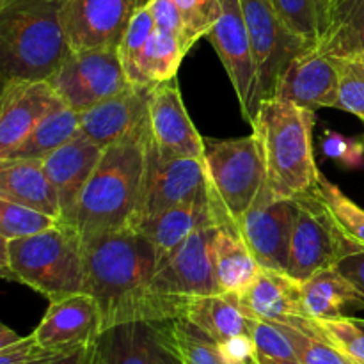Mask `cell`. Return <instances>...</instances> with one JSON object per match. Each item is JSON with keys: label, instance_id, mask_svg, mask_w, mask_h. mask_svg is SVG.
Here are the masks:
<instances>
[{"label": "cell", "instance_id": "obj_1", "mask_svg": "<svg viewBox=\"0 0 364 364\" xmlns=\"http://www.w3.org/2000/svg\"><path fill=\"white\" fill-rule=\"evenodd\" d=\"M85 294L98 302L103 331L128 322H164L180 318L183 299L153 294L159 269L149 238L134 228L110 231L82 242Z\"/></svg>", "mask_w": 364, "mask_h": 364}, {"label": "cell", "instance_id": "obj_2", "mask_svg": "<svg viewBox=\"0 0 364 364\" xmlns=\"http://www.w3.org/2000/svg\"><path fill=\"white\" fill-rule=\"evenodd\" d=\"M151 144L149 117L121 141L103 149L68 228L89 240L98 235L132 228L144 187Z\"/></svg>", "mask_w": 364, "mask_h": 364}, {"label": "cell", "instance_id": "obj_3", "mask_svg": "<svg viewBox=\"0 0 364 364\" xmlns=\"http://www.w3.org/2000/svg\"><path fill=\"white\" fill-rule=\"evenodd\" d=\"M315 123V110L288 100L274 96L259 103L251 127L274 199H299L315 188L320 174L313 144Z\"/></svg>", "mask_w": 364, "mask_h": 364}, {"label": "cell", "instance_id": "obj_4", "mask_svg": "<svg viewBox=\"0 0 364 364\" xmlns=\"http://www.w3.org/2000/svg\"><path fill=\"white\" fill-rule=\"evenodd\" d=\"M2 82L48 80L71 53L60 4L23 0L0 9Z\"/></svg>", "mask_w": 364, "mask_h": 364}, {"label": "cell", "instance_id": "obj_5", "mask_svg": "<svg viewBox=\"0 0 364 364\" xmlns=\"http://www.w3.org/2000/svg\"><path fill=\"white\" fill-rule=\"evenodd\" d=\"M4 279L38 291L50 302L85 291L82 240L71 228H57L16 240H2Z\"/></svg>", "mask_w": 364, "mask_h": 364}, {"label": "cell", "instance_id": "obj_6", "mask_svg": "<svg viewBox=\"0 0 364 364\" xmlns=\"http://www.w3.org/2000/svg\"><path fill=\"white\" fill-rule=\"evenodd\" d=\"M208 198L217 224L237 226L267 183L262 149L255 135L205 141Z\"/></svg>", "mask_w": 364, "mask_h": 364}, {"label": "cell", "instance_id": "obj_7", "mask_svg": "<svg viewBox=\"0 0 364 364\" xmlns=\"http://www.w3.org/2000/svg\"><path fill=\"white\" fill-rule=\"evenodd\" d=\"M359 251L343 237L333 217L315 194L297 199L287 274L295 281L309 279L323 269L336 265L343 256Z\"/></svg>", "mask_w": 364, "mask_h": 364}, {"label": "cell", "instance_id": "obj_8", "mask_svg": "<svg viewBox=\"0 0 364 364\" xmlns=\"http://www.w3.org/2000/svg\"><path fill=\"white\" fill-rule=\"evenodd\" d=\"M66 107L85 112L130 87L117 46L71 52L48 78Z\"/></svg>", "mask_w": 364, "mask_h": 364}, {"label": "cell", "instance_id": "obj_9", "mask_svg": "<svg viewBox=\"0 0 364 364\" xmlns=\"http://www.w3.org/2000/svg\"><path fill=\"white\" fill-rule=\"evenodd\" d=\"M240 4L255 55L258 103H262L276 96L291 60L313 45L284 25L269 0H240Z\"/></svg>", "mask_w": 364, "mask_h": 364}, {"label": "cell", "instance_id": "obj_10", "mask_svg": "<svg viewBox=\"0 0 364 364\" xmlns=\"http://www.w3.org/2000/svg\"><path fill=\"white\" fill-rule=\"evenodd\" d=\"M297 199H274L269 187L262 188L251 208L235 230L262 269L287 274Z\"/></svg>", "mask_w": 364, "mask_h": 364}, {"label": "cell", "instance_id": "obj_11", "mask_svg": "<svg viewBox=\"0 0 364 364\" xmlns=\"http://www.w3.org/2000/svg\"><path fill=\"white\" fill-rule=\"evenodd\" d=\"M223 14L206 36L215 48L231 85L237 92L244 117L251 124L258 110V77L255 55L240 0H220Z\"/></svg>", "mask_w": 364, "mask_h": 364}, {"label": "cell", "instance_id": "obj_12", "mask_svg": "<svg viewBox=\"0 0 364 364\" xmlns=\"http://www.w3.org/2000/svg\"><path fill=\"white\" fill-rule=\"evenodd\" d=\"M219 224L198 228L162 265L151 281L162 299H188L220 294L213 270L212 240Z\"/></svg>", "mask_w": 364, "mask_h": 364}, {"label": "cell", "instance_id": "obj_13", "mask_svg": "<svg viewBox=\"0 0 364 364\" xmlns=\"http://www.w3.org/2000/svg\"><path fill=\"white\" fill-rule=\"evenodd\" d=\"M205 198H208V187L203 159L162 160L149 144L141 205L132 228L174 206Z\"/></svg>", "mask_w": 364, "mask_h": 364}, {"label": "cell", "instance_id": "obj_14", "mask_svg": "<svg viewBox=\"0 0 364 364\" xmlns=\"http://www.w3.org/2000/svg\"><path fill=\"white\" fill-rule=\"evenodd\" d=\"M142 0H64L60 20L71 52L117 46Z\"/></svg>", "mask_w": 364, "mask_h": 364}, {"label": "cell", "instance_id": "obj_15", "mask_svg": "<svg viewBox=\"0 0 364 364\" xmlns=\"http://www.w3.org/2000/svg\"><path fill=\"white\" fill-rule=\"evenodd\" d=\"M148 117L151 146L159 159L205 156V139L188 116L176 78L155 85L149 95Z\"/></svg>", "mask_w": 364, "mask_h": 364}, {"label": "cell", "instance_id": "obj_16", "mask_svg": "<svg viewBox=\"0 0 364 364\" xmlns=\"http://www.w3.org/2000/svg\"><path fill=\"white\" fill-rule=\"evenodd\" d=\"M66 107L48 80L2 82L0 96V160L55 110Z\"/></svg>", "mask_w": 364, "mask_h": 364}, {"label": "cell", "instance_id": "obj_17", "mask_svg": "<svg viewBox=\"0 0 364 364\" xmlns=\"http://www.w3.org/2000/svg\"><path fill=\"white\" fill-rule=\"evenodd\" d=\"M100 364H181L169 347L164 322H128L96 338Z\"/></svg>", "mask_w": 364, "mask_h": 364}, {"label": "cell", "instance_id": "obj_18", "mask_svg": "<svg viewBox=\"0 0 364 364\" xmlns=\"http://www.w3.org/2000/svg\"><path fill=\"white\" fill-rule=\"evenodd\" d=\"M103 333L98 302L89 294L70 295L50 302L34 338L41 345L57 348H80Z\"/></svg>", "mask_w": 364, "mask_h": 364}, {"label": "cell", "instance_id": "obj_19", "mask_svg": "<svg viewBox=\"0 0 364 364\" xmlns=\"http://www.w3.org/2000/svg\"><path fill=\"white\" fill-rule=\"evenodd\" d=\"M276 96L315 112L322 107L338 109V70L334 59L315 45L309 46L287 68Z\"/></svg>", "mask_w": 364, "mask_h": 364}, {"label": "cell", "instance_id": "obj_20", "mask_svg": "<svg viewBox=\"0 0 364 364\" xmlns=\"http://www.w3.org/2000/svg\"><path fill=\"white\" fill-rule=\"evenodd\" d=\"M103 149L84 135H77L52 155L43 159L46 176L52 181L60 205V224H70L80 196L95 173Z\"/></svg>", "mask_w": 364, "mask_h": 364}, {"label": "cell", "instance_id": "obj_21", "mask_svg": "<svg viewBox=\"0 0 364 364\" xmlns=\"http://www.w3.org/2000/svg\"><path fill=\"white\" fill-rule=\"evenodd\" d=\"M155 87L130 85L119 95L80 112V134L102 149L121 141L148 117L149 95Z\"/></svg>", "mask_w": 364, "mask_h": 364}, {"label": "cell", "instance_id": "obj_22", "mask_svg": "<svg viewBox=\"0 0 364 364\" xmlns=\"http://www.w3.org/2000/svg\"><path fill=\"white\" fill-rule=\"evenodd\" d=\"M242 308L251 318L274 323H294L304 315L301 283L284 272L262 269L251 287L238 294Z\"/></svg>", "mask_w": 364, "mask_h": 364}, {"label": "cell", "instance_id": "obj_23", "mask_svg": "<svg viewBox=\"0 0 364 364\" xmlns=\"http://www.w3.org/2000/svg\"><path fill=\"white\" fill-rule=\"evenodd\" d=\"M205 224H217L210 198L166 210L151 219L142 220L134 230L141 231L146 238H149L156 251L160 267L198 228Z\"/></svg>", "mask_w": 364, "mask_h": 364}, {"label": "cell", "instance_id": "obj_24", "mask_svg": "<svg viewBox=\"0 0 364 364\" xmlns=\"http://www.w3.org/2000/svg\"><path fill=\"white\" fill-rule=\"evenodd\" d=\"M180 318L191 322L217 343L235 336H251L252 318L244 311L237 294L220 291L183 299Z\"/></svg>", "mask_w": 364, "mask_h": 364}, {"label": "cell", "instance_id": "obj_25", "mask_svg": "<svg viewBox=\"0 0 364 364\" xmlns=\"http://www.w3.org/2000/svg\"><path fill=\"white\" fill-rule=\"evenodd\" d=\"M0 198L60 219L59 198L41 160H0Z\"/></svg>", "mask_w": 364, "mask_h": 364}, {"label": "cell", "instance_id": "obj_26", "mask_svg": "<svg viewBox=\"0 0 364 364\" xmlns=\"http://www.w3.org/2000/svg\"><path fill=\"white\" fill-rule=\"evenodd\" d=\"M304 315L311 320L345 316V309H364V295L336 267L323 269L301 283Z\"/></svg>", "mask_w": 364, "mask_h": 364}, {"label": "cell", "instance_id": "obj_27", "mask_svg": "<svg viewBox=\"0 0 364 364\" xmlns=\"http://www.w3.org/2000/svg\"><path fill=\"white\" fill-rule=\"evenodd\" d=\"M213 270L220 291L242 294L251 287L262 270L238 231L228 224H219L212 240Z\"/></svg>", "mask_w": 364, "mask_h": 364}, {"label": "cell", "instance_id": "obj_28", "mask_svg": "<svg viewBox=\"0 0 364 364\" xmlns=\"http://www.w3.org/2000/svg\"><path fill=\"white\" fill-rule=\"evenodd\" d=\"M327 55H352L364 50V0H329L320 13L315 43Z\"/></svg>", "mask_w": 364, "mask_h": 364}, {"label": "cell", "instance_id": "obj_29", "mask_svg": "<svg viewBox=\"0 0 364 364\" xmlns=\"http://www.w3.org/2000/svg\"><path fill=\"white\" fill-rule=\"evenodd\" d=\"M80 135V112L63 107L46 116L6 159L43 160ZM2 159V160H6Z\"/></svg>", "mask_w": 364, "mask_h": 364}, {"label": "cell", "instance_id": "obj_30", "mask_svg": "<svg viewBox=\"0 0 364 364\" xmlns=\"http://www.w3.org/2000/svg\"><path fill=\"white\" fill-rule=\"evenodd\" d=\"M185 55L187 52L183 50L181 39L176 34L155 28L146 43L141 64H139L142 84L146 87H155L162 82L176 78Z\"/></svg>", "mask_w": 364, "mask_h": 364}, {"label": "cell", "instance_id": "obj_31", "mask_svg": "<svg viewBox=\"0 0 364 364\" xmlns=\"http://www.w3.org/2000/svg\"><path fill=\"white\" fill-rule=\"evenodd\" d=\"M313 194L320 199L329 215L333 217L338 230L343 237L355 245L358 249H364V208L358 203L352 201L338 185L327 180L322 173L316 178V185Z\"/></svg>", "mask_w": 364, "mask_h": 364}, {"label": "cell", "instance_id": "obj_32", "mask_svg": "<svg viewBox=\"0 0 364 364\" xmlns=\"http://www.w3.org/2000/svg\"><path fill=\"white\" fill-rule=\"evenodd\" d=\"M166 333L181 364H224L219 343L185 318L166 320Z\"/></svg>", "mask_w": 364, "mask_h": 364}, {"label": "cell", "instance_id": "obj_33", "mask_svg": "<svg viewBox=\"0 0 364 364\" xmlns=\"http://www.w3.org/2000/svg\"><path fill=\"white\" fill-rule=\"evenodd\" d=\"M294 345L301 364H352L336 347L329 343L313 326L311 318H299L294 323H277Z\"/></svg>", "mask_w": 364, "mask_h": 364}, {"label": "cell", "instance_id": "obj_34", "mask_svg": "<svg viewBox=\"0 0 364 364\" xmlns=\"http://www.w3.org/2000/svg\"><path fill=\"white\" fill-rule=\"evenodd\" d=\"M156 25L155 20H153L151 11H149L148 2H144L139 7L137 13L134 14L130 25H128L123 38H121V43L117 45V52H119V59L128 77V82L132 85H137V87H146L142 84L139 64H141L146 43H148L149 36L153 34Z\"/></svg>", "mask_w": 364, "mask_h": 364}, {"label": "cell", "instance_id": "obj_35", "mask_svg": "<svg viewBox=\"0 0 364 364\" xmlns=\"http://www.w3.org/2000/svg\"><path fill=\"white\" fill-rule=\"evenodd\" d=\"M59 224L60 219L57 217L0 198V238L2 240L34 237V235L57 228Z\"/></svg>", "mask_w": 364, "mask_h": 364}, {"label": "cell", "instance_id": "obj_36", "mask_svg": "<svg viewBox=\"0 0 364 364\" xmlns=\"http://www.w3.org/2000/svg\"><path fill=\"white\" fill-rule=\"evenodd\" d=\"M338 70V109L364 123V57L352 55H331Z\"/></svg>", "mask_w": 364, "mask_h": 364}, {"label": "cell", "instance_id": "obj_37", "mask_svg": "<svg viewBox=\"0 0 364 364\" xmlns=\"http://www.w3.org/2000/svg\"><path fill=\"white\" fill-rule=\"evenodd\" d=\"M251 338L258 364H301L290 338L277 323L252 318Z\"/></svg>", "mask_w": 364, "mask_h": 364}, {"label": "cell", "instance_id": "obj_38", "mask_svg": "<svg viewBox=\"0 0 364 364\" xmlns=\"http://www.w3.org/2000/svg\"><path fill=\"white\" fill-rule=\"evenodd\" d=\"M183 20V48L191 52L192 46L210 34L223 14L220 0H174Z\"/></svg>", "mask_w": 364, "mask_h": 364}, {"label": "cell", "instance_id": "obj_39", "mask_svg": "<svg viewBox=\"0 0 364 364\" xmlns=\"http://www.w3.org/2000/svg\"><path fill=\"white\" fill-rule=\"evenodd\" d=\"M315 329L352 363L364 364V327L355 318L340 316L329 320H313Z\"/></svg>", "mask_w": 364, "mask_h": 364}, {"label": "cell", "instance_id": "obj_40", "mask_svg": "<svg viewBox=\"0 0 364 364\" xmlns=\"http://www.w3.org/2000/svg\"><path fill=\"white\" fill-rule=\"evenodd\" d=\"M269 2L291 32L315 45L320 34V13L316 0H269Z\"/></svg>", "mask_w": 364, "mask_h": 364}, {"label": "cell", "instance_id": "obj_41", "mask_svg": "<svg viewBox=\"0 0 364 364\" xmlns=\"http://www.w3.org/2000/svg\"><path fill=\"white\" fill-rule=\"evenodd\" d=\"M77 348H57L41 345L34 338L23 336L7 348H0V364H48L71 354Z\"/></svg>", "mask_w": 364, "mask_h": 364}, {"label": "cell", "instance_id": "obj_42", "mask_svg": "<svg viewBox=\"0 0 364 364\" xmlns=\"http://www.w3.org/2000/svg\"><path fill=\"white\" fill-rule=\"evenodd\" d=\"M322 151L326 156L350 169H359L364 166V142L359 139L347 137L340 132H323Z\"/></svg>", "mask_w": 364, "mask_h": 364}, {"label": "cell", "instance_id": "obj_43", "mask_svg": "<svg viewBox=\"0 0 364 364\" xmlns=\"http://www.w3.org/2000/svg\"><path fill=\"white\" fill-rule=\"evenodd\" d=\"M146 2L151 11L156 28L176 34L183 45V20L174 0H146Z\"/></svg>", "mask_w": 364, "mask_h": 364}, {"label": "cell", "instance_id": "obj_44", "mask_svg": "<svg viewBox=\"0 0 364 364\" xmlns=\"http://www.w3.org/2000/svg\"><path fill=\"white\" fill-rule=\"evenodd\" d=\"M219 350L224 364H251L256 361L251 336H235L220 341Z\"/></svg>", "mask_w": 364, "mask_h": 364}, {"label": "cell", "instance_id": "obj_45", "mask_svg": "<svg viewBox=\"0 0 364 364\" xmlns=\"http://www.w3.org/2000/svg\"><path fill=\"white\" fill-rule=\"evenodd\" d=\"M334 267L364 295V249L343 256Z\"/></svg>", "mask_w": 364, "mask_h": 364}, {"label": "cell", "instance_id": "obj_46", "mask_svg": "<svg viewBox=\"0 0 364 364\" xmlns=\"http://www.w3.org/2000/svg\"><path fill=\"white\" fill-rule=\"evenodd\" d=\"M48 364H100L98 350H96V340L92 343L85 345V347L77 348L71 354L64 355V358L55 359V361Z\"/></svg>", "mask_w": 364, "mask_h": 364}, {"label": "cell", "instance_id": "obj_47", "mask_svg": "<svg viewBox=\"0 0 364 364\" xmlns=\"http://www.w3.org/2000/svg\"><path fill=\"white\" fill-rule=\"evenodd\" d=\"M21 338L23 336H20V334H16L14 331H11L6 323H2V327H0V348L11 347V345H14L16 341H20Z\"/></svg>", "mask_w": 364, "mask_h": 364}, {"label": "cell", "instance_id": "obj_48", "mask_svg": "<svg viewBox=\"0 0 364 364\" xmlns=\"http://www.w3.org/2000/svg\"><path fill=\"white\" fill-rule=\"evenodd\" d=\"M14 2H23V0H9V2H7L6 6H2V7H7V6H9V4H14ZM46 2H59V4H63L64 0H46ZM2 7H0V9H2Z\"/></svg>", "mask_w": 364, "mask_h": 364}, {"label": "cell", "instance_id": "obj_49", "mask_svg": "<svg viewBox=\"0 0 364 364\" xmlns=\"http://www.w3.org/2000/svg\"><path fill=\"white\" fill-rule=\"evenodd\" d=\"M316 2H318V13H322V9L329 4V0H316Z\"/></svg>", "mask_w": 364, "mask_h": 364}, {"label": "cell", "instance_id": "obj_50", "mask_svg": "<svg viewBox=\"0 0 364 364\" xmlns=\"http://www.w3.org/2000/svg\"><path fill=\"white\" fill-rule=\"evenodd\" d=\"M355 322H358L359 326H361V327H364V320H359V318H355Z\"/></svg>", "mask_w": 364, "mask_h": 364}, {"label": "cell", "instance_id": "obj_51", "mask_svg": "<svg viewBox=\"0 0 364 364\" xmlns=\"http://www.w3.org/2000/svg\"><path fill=\"white\" fill-rule=\"evenodd\" d=\"M358 55H363V57H364V50H363V52H359V53H358Z\"/></svg>", "mask_w": 364, "mask_h": 364}, {"label": "cell", "instance_id": "obj_52", "mask_svg": "<svg viewBox=\"0 0 364 364\" xmlns=\"http://www.w3.org/2000/svg\"><path fill=\"white\" fill-rule=\"evenodd\" d=\"M352 364H361V363H352Z\"/></svg>", "mask_w": 364, "mask_h": 364}, {"label": "cell", "instance_id": "obj_53", "mask_svg": "<svg viewBox=\"0 0 364 364\" xmlns=\"http://www.w3.org/2000/svg\"><path fill=\"white\" fill-rule=\"evenodd\" d=\"M251 364H258V363H256V361H255V363H251Z\"/></svg>", "mask_w": 364, "mask_h": 364}]
</instances>
